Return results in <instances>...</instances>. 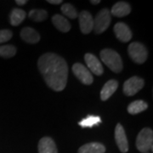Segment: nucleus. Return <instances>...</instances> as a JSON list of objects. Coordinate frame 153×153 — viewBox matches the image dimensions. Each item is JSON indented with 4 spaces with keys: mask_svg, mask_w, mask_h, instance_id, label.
I'll list each match as a JSON object with an SVG mask.
<instances>
[{
    "mask_svg": "<svg viewBox=\"0 0 153 153\" xmlns=\"http://www.w3.org/2000/svg\"><path fill=\"white\" fill-rule=\"evenodd\" d=\"M39 71L46 84L55 91H62L66 86L68 66L66 61L54 53L44 54L38 59Z\"/></svg>",
    "mask_w": 153,
    "mask_h": 153,
    "instance_id": "1",
    "label": "nucleus"
},
{
    "mask_svg": "<svg viewBox=\"0 0 153 153\" xmlns=\"http://www.w3.org/2000/svg\"><path fill=\"white\" fill-rule=\"evenodd\" d=\"M100 58L105 65L109 67L113 72L119 73L122 71L123 66L121 56L117 52L111 49H105L100 51Z\"/></svg>",
    "mask_w": 153,
    "mask_h": 153,
    "instance_id": "2",
    "label": "nucleus"
},
{
    "mask_svg": "<svg viewBox=\"0 0 153 153\" xmlns=\"http://www.w3.org/2000/svg\"><path fill=\"white\" fill-rule=\"evenodd\" d=\"M153 132L149 128H145L139 133L136 140L137 149L142 153L148 152L150 150L152 151Z\"/></svg>",
    "mask_w": 153,
    "mask_h": 153,
    "instance_id": "3",
    "label": "nucleus"
},
{
    "mask_svg": "<svg viewBox=\"0 0 153 153\" xmlns=\"http://www.w3.org/2000/svg\"><path fill=\"white\" fill-rule=\"evenodd\" d=\"M128 53L132 60L137 64L144 63L148 57V52L146 46L138 42L129 44L128 48Z\"/></svg>",
    "mask_w": 153,
    "mask_h": 153,
    "instance_id": "4",
    "label": "nucleus"
},
{
    "mask_svg": "<svg viewBox=\"0 0 153 153\" xmlns=\"http://www.w3.org/2000/svg\"><path fill=\"white\" fill-rule=\"evenodd\" d=\"M111 12L108 9H103L99 12L94 20L93 30L95 33H102L108 28L111 23Z\"/></svg>",
    "mask_w": 153,
    "mask_h": 153,
    "instance_id": "5",
    "label": "nucleus"
},
{
    "mask_svg": "<svg viewBox=\"0 0 153 153\" xmlns=\"http://www.w3.org/2000/svg\"><path fill=\"white\" fill-rule=\"evenodd\" d=\"M145 82L139 76H132L123 84V93L128 96H133L144 87Z\"/></svg>",
    "mask_w": 153,
    "mask_h": 153,
    "instance_id": "6",
    "label": "nucleus"
},
{
    "mask_svg": "<svg viewBox=\"0 0 153 153\" xmlns=\"http://www.w3.org/2000/svg\"><path fill=\"white\" fill-rule=\"evenodd\" d=\"M72 71L74 75L78 78V80L83 84L89 85L93 82L94 78L91 72L88 70L86 66L82 65L81 63H75L72 66Z\"/></svg>",
    "mask_w": 153,
    "mask_h": 153,
    "instance_id": "7",
    "label": "nucleus"
},
{
    "mask_svg": "<svg viewBox=\"0 0 153 153\" xmlns=\"http://www.w3.org/2000/svg\"><path fill=\"white\" fill-rule=\"evenodd\" d=\"M79 26L80 30L84 34H88L93 31L94 28V19L91 14L88 11L83 10L78 15Z\"/></svg>",
    "mask_w": 153,
    "mask_h": 153,
    "instance_id": "8",
    "label": "nucleus"
},
{
    "mask_svg": "<svg viewBox=\"0 0 153 153\" xmlns=\"http://www.w3.org/2000/svg\"><path fill=\"white\" fill-rule=\"evenodd\" d=\"M115 140L121 152L126 153L128 151V139L126 136L125 130L120 123H118L116 126Z\"/></svg>",
    "mask_w": 153,
    "mask_h": 153,
    "instance_id": "9",
    "label": "nucleus"
},
{
    "mask_svg": "<svg viewBox=\"0 0 153 153\" xmlns=\"http://www.w3.org/2000/svg\"><path fill=\"white\" fill-rule=\"evenodd\" d=\"M84 60H85V62L87 64L88 69L92 71L94 74H95L97 76H100L103 74V72H104L103 66L95 55H92L90 53H87L84 56Z\"/></svg>",
    "mask_w": 153,
    "mask_h": 153,
    "instance_id": "10",
    "label": "nucleus"
},
{
    "mask_svg": "<svg viewBox=\"0 0 153 153\" xmlns=\"http://www.w3.org/2000/svg\"><path fill=\"white\" fill-rule=\"evenodd\" d=\"M115 35L121 42L127 43L132 38V33L129 27L123 22L117 23L113 27Z\"/></svg>",
    "mask_w": 153,
    "mask_h": 153,
    "instance_id": "11",
    "label": "nucleus"
},
{
    "mask_svg": "<svg viewBox=\"0 0 153 153\" xmlns=\"http://www.w3.org/2000/svg\"><path fill=\"white\" fill-rule=\"evenodd\" d=\"M38 153H58L54 140L49 137L42 138L38 143Z\"/></svg>",
    "mask_w": 153,
    "mask_h": 153,
    "instance_id": "12",
    "label": "nucleus"
},
{
    "mask_svg": "<svg viewBox=\"0 0 153 153\" xmlns=\"http://www.w3.org/2000/svg\"><path fill=\"white\" fill-rule=\"evenodd\" d=\"M20 36L22 40L28 44H37L40 40V36L38 33L32 27L22 28Z\"/></svg>",
    "mask_w": 153,
    "mask_h": 153,
    "instance_id": "13",
    "label": "nucleus"
},
{
    "mask_svg": "<svg viewBox=\"0 0 153 153\" xmlns=\"http://www.w3.org/2000/svg\"><path fill=\"white\" fill-rule=\"evenodd\" d=\"M110 12L116 17H123L131 12V7L126 2H118L115 4Z\"/></svg>",
    "mask_w": 153,
    "mask_h": 153,
    "instance_id": "14",
    "label": "nucleus"
},
{
    "mask_svg": "<svg viewBox=\"0 0 153 153\" xmlns=\"http://www.w3.org/2000/svg\"><path fill=\"white\" fill-rule=\"evenodd\" d=\"M118 87V82L114 79L109 80L105 82L104 87L102 88L100 91V99L101 100H106L116 92L117 88Z\"/></svg>",
    "mask_w": 153,
    "mask_h": 153,
    "instance_id": "15",
    "label": "nucleus"
},
{
    "mask_svg": "<svg viewBox=\"0 0 153 153\" xmlns=\"http://www.w3.org/2000/svg\"><path fill=\"white\" fill-rule=\"evenodd\" d=\"M52 22L55 27L62 33H67L71 30L70 22L60 15H55L52 17Z\"/></svg>",
    "mask_w": 153,
    "mask_h": 153,
    "instance_id": "16",
    "label": "nucleus"
},
{
    "mask_svg": "<svg viewBox=\"0 0 153 153\" xmlns=\"http://www.w3.org/2000/svg\"><path fill=\"white\" fill-rule=\"evenodd\" d=\"M105 147L98 142H91L83 145L79 148L78 153H104Z\"/></svg>",
    "mask_w": 153,
    "mask_h": 153,
    "instance_id": "17",
    "label": "nucleus"
},
{
    "mask_svg": "<svg viewBox=\"0 0 153 153\" xmlns=\"http://www.w3.org/2000/svg\"><path fill=\"white\" fill-rule=\"evenodd\" d=\"M148 105L146 102L141 100H134L132 103L128 105V111L132 115H136L142 112L147 109Z\"/></svg>",
    "mask_w": 153,
    "mask_h": 153,
    "instance_id": "18",
    "label": "nucleus"
},
{
    "mask_svg": "<svg viewBox=\"0 0 153 153\" xmlns=\"http://www.w3.org/2000/svg\"><path fill=\"white\" fill-rule=\"evenodd\" d=\"M26 12L20 9H14L11 11L10 16V21L12 26H19L22 23L24 19L26 18Z\"/></svg>",
    "mask_w": 153,
    "mask_h": 153,
    "instance_id": "19",
    "label": "nucleus"
},
{
    "mask_svg": "<svg viewBox=\"0 0 153 153\" xmlns=\"http://www.w3.org/2000/svg\"><path fill=\"white\" fill-rule=\"evenodd\" d=\"M100 123H101V119L98 116H88L86 118L80 121L78 124L82 128H91Z\"/></svg>",
    "mask_w": 153,
    "mask_h": 153,
    "instance_id": "20",
    "label": "nucleus"
},
{
    "mask_svg": "<svg viewBox=\"0 0 153 153\" xmlns=\"http://www.w3.org/2000/svg\"><path fill=\"white\" fill-rule=\"evenodd\" d=\"M28 16L34 22H43L48 16V13L44 10H32L29 12Z\"/></svg>",
    "mask_w": 153,
    "mask_h": 153,
    "instance_id": "21",
    "label": "nucleus"
},
{
    "mask_svg": "<svg viewBox=\"0 0 153 153\" xmlns=\"http://www.w3.org/2000/svg\"><path fill=\"white\" fill-rule=\"evenodd\" d=\"M16 54V48L13 45L0 46V56L3 58H11Z\"/></svg>",
    "mask_w": 153,
    "mask_h": 153,
    "instance_id": "22",
    "label": "nucleus"
},
{
    "mask_svg": "<svg viewBox=\"0 0 153 153\" xmlns=\"http://www.w3.org/2000/svg\"><path fill=\"white\" fill-rule=\"evenodd\" d=\"M61 11L65 16L71 18V19H75L78 16L75 8L71 5V4H64L61 6Z\"/></svg>",
    "mask_w": 153,
    "mask_h": 153,
    "instance_id": "23",
    "label": "nucleus"
},
{
    "mask_svg": "<svg viewBox=\"0 0 153 153\" xmlns=\"http://www.w3.org/2000/svg\"><path fill=\"white\" fill-rule=\"evenodd\" d=\"M13 33L10 30H0V44L5 43L10 40Z\"/></svg>",
    "mask_w": 153,
    "mask_h": 153,
    "instance_id": "24",
    "label": "nucleus"
},
{
    "mask_svg": "<svg viewBox=\"0 0 153 153\" xmlns=\"http://www.w3.org/2000/svg\"><path fill=\"white\" fill-rule=\"evenodd\" d=\"M48 3L51 4H60L62 3V0H48Z\"/></svg>",
    "mask_w": 153,
    "mask_h": 153,
    "instance_id": "25",
    "label": "nucleus"
},
{
    "mask_svg": "<svg viewBox=\"0 0 153 153\" xmlns=\"http://www.w3.org/2000/svg\"><path fill=\"white\" fill-rule=\"evenodd\" d=\"M27 0H16V3L18 5H24L27 4Z\"/></svg>",
    "mask_w": 153,
    "mask_h": 153,
    "instance_id": "26",
    "label": "nucleus"
},
{
    "mask_svg": "<svg viewBox=\"0 0 153 153\" xmlns=\"http://www.w3.org/2000/svg\"><path fill=\"white\" fill-rule=\"evenodd\" d=\"M90 3H91L92 4H98L100 3V0H91Z\"/></svg>",
    "mask_w": 153,
    "mask_h": 153,
    "instance_id": "27",
    "label": "nucleus"
}]
</instances>
